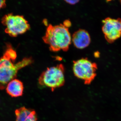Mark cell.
<instances>
[{
	"instance_id": "3",
	"label": "cell",
	"mask_w": 121,
	"mask_h": 121,
	"mask_svg": "<svg viewBox=\"0 0 121 121\" xmlns=\"http://www.w3.org/2000/svg\"><path fill=\"white\" fill-rule=\"evenodd\" d=\"M65 67L62 64L48 68L41 73L38 82L40 86L47 87L54 91L65 83Z\"/></svg>"
},
{
	"instance_id": "2",
	"label": "cell",
	"mask_w": 121,
	"mask_h": 121,
	"mask_svg": "<svg viewBox=\"0 0 121 121\" xmlns=\"http://www.w3.org/2000/svg\"><path fill=\"white\" fill-rule=\"evenodd\" d=\"M43 39L44 42L49 45L50 51L66 52L71 44L72 37L68 28L64 24L55 26L49 24Z\"/></svg>"
},
{
	"instance_id": "6",
	"label": "cell",
	"mask_w": 121,
	"mask_h": 121,
	"mask_svg": "<svg viewBox=\"0 0 121 121\" xmlns=\"http://www.w3.org/2000/svg\"><path fill=\"white\" fill-rule=\"evenodd\" d=\"M102 30L106 39L112 43L121 36V19L107 17L103 20Z\"/></svg>"
},
{
	"instance_id": "4",
	"label": "cell",
	"mask_w": 121,
	"mask_h": 121,
	"mask_svg": "<svg viewBox=\"0 0 121 121\" xmlns=\"http://www.w3.org/2000/svg\"><path fill=\"white\" fill-rule=\"evenodd\" d=\"M1 23L6 27L5 32L12 37H16L23 34L30 28V25L23 16L14 15L12 13L4 16Z\"/></svg>"
},
{
	"instance_id": "7",
	"label": "cell",
	"mask_w": 121,
	"mask_h": 121,
	"mask_svg": "<svg viewBox=\"0 0 121 121\" xmlns=\"http://www.w3.org/2000/svg\"><path fill=\"white\" fill-rule=\"evenodd\" d=\"M72 40L75 47L82 49L88 47L91 43V37L86 30L80 29L75 32L72 36Z\"/></svg>"
},
{
	"instance_id": "13",
	"label": "cell",
	"mask_w": 121,
	"mask_h": 121,
	"mask_svg": "<svg viewBox=\"0 0 121 121\" xmlns=\"http://www.w3.org/2000/svg\"></svg>"
},
{
	"instance_id": "11",
	"label": "cell",
	"mask_w": 121,
	"mask_h": 121,
	"mask_svg": "<svg viewBox=\"0 0 121 121\" xmlns=\"http://www.w3.org/2000/svg\"><path fill=\"white\" fill-rule=\"evenodd\" d=\"M6 1L0 0V9L6 6Z\"/></svg>"
},
{
	"instance_id": "12",
	"label": "cell",
	"mask_w": 121,
	"mask_h": 121,
	"mask_svg": "<svg viewBox=\"0 0 121 121\" xmlns=\"http://www.w3.org/2000/svg\"><path fill=\"white\" fill-rule=\"evenodd\" d=\"M65 25V26H66L67 27L69 28L70 26L71 25V23L70 21L68 20H66L63 23Z\"/></svg>"
},
{
	"instance_id": "9",
	"label": "cell",
	"mask_w": 121,
	"mask_h": 121,
	"mask_svg": "<svg viewBox=\"0 0 121 121\" xmlns=\"http://www.w3.org/2000/svg\"><path fill=\"white\" fill-rule=\"evenodd\" d=\"M6 91L12 97L22 96L24 91V85L20 80L15 78L9 83L6 88Z\"/></svg>"
},
{
	"instance_id": "1",
	"label": "cell",
	"mask_w": 121,
	"mask_h": 121,
	"mask_svg": "<svg viewBox=\"0 0 121 121\" xmlns=\"http://www.w3.org/2000/svg\"><path fill=\"white\" fill-rule=\"evenodd\" d=\"M17 57L16 52L11 44H8L0 58V90L5 89L9 83L16 78L20 70L33 62L31 57H26L15 63Z\"/></svg>"
},
{
	"instance_id": "10",
	"label": "cell",
	"mask_w": 121,
	"mask_h": 121,
	"mask_svg": "<svg viewBox=\"0 0 121 121\" xmlns=\"http://www.w3.org/2000/svg\"><path fill=\"white\" fill-rule=\"evenodd\" d=\"M79 1V0H65V2H66L68 4L71 5L75 4L78 2Z\"/></svg>"
},
{
	"instance_id": "8",
	"label": "cell",
	"mask_w": 121,
	"mask_h": 121,
	"mask_svg": "<svg viewBox=\"0 0 121 121\" xmlns=\"http://www.w3.org/2000/svg\"><path fill=\"white\" fill-rule=\"evenodd\" d=\"M16 121H38L35 111L22 107L15 111Z\"/></svg>"
},
{
	"instance_id": "5",
	"label": "cell",
	"mask_w": 121,
	"mask_h": 121,
	"mask_svg": "<svg viewBox=\"0 0 121 121\" xmlns=\"http://www.w3.org/2000/svg\"><path fill=\"white\" fill-rule=\"evenodd\" d=\"M73 63V71L74 75L83 80L84 84H91L97 75V64L91 62L87 58L74 61Z\"/></svg>"
}]
</instances>
